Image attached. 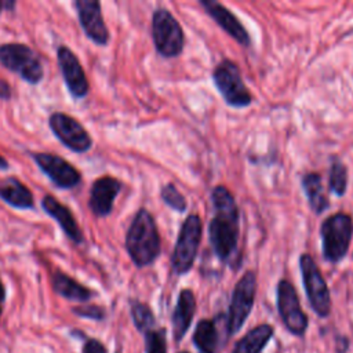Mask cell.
I'll return each mask as SVG.
<instances>
[{"instance_id": "obj_1", "label": "cell", "mask_w": 353, "mask_h": 353, "mask_svg": "<svg viewBox=\"0 0 353 353\" xmlns=\"http://www.w3.org/2000/svg\"><path fill=\"white\" fill-rule=\"evenodd\" d=\"M214 215L208 223V240L215 256L225 263L236 268L239 234H240V211L230 190L218 185L211 190Z\"/></svg>"}, {"instance_id": "obj_2", "label": "cell", "mask_w": 353, "mask_h": 353, "mask_svg": "<svg viewBox=\"0 0 353 353\" xmlns=\"http://www.w3.org/2000/svg\"><path fill=\"white\" fill-rule=\"evenodd\" d=\"M125 250L137 268L149 266L159 258L160 234L153 215L146 208H139L134 215L125 233Z\"/></svg>"}, {"instance_id": "obj_3", "label": "cell", "mask_w": 353, "mask_h": 353, "mask_svg": "<svg viewBox=\"0 0 353 353\" xmlns=\"http://www.w3.org/2000/svg\"><path fill=\"white\" fill-rule=\"evenodd\" d=\"M321 254L330 263L341 262L350 247L353 237V219L346 212H335L327 216L320 226Z\"/></svg>"}, {"instance_id": "obj_4", "label": "cell", "mask_w": 353, "mask_h": 353, "mask_svg": "<svg viewBox=\"0 0 353 353\" xmlns=\"http://www.w3.org/2000/svg\"><path fill=\"white\" fill-rule=\"evenodd\" d=\"M212 81L228 106L243 109L252 103V95L236 62L228 58L222 59L212 70Z\"/></svg>"}, {"instance_id": "obj_5", "label": "cell", "mask_w": 353, "mask_h": 353, "mask_svg": "<svg viewBox=\"0 0 353 353\" xmlns=\"http://www.w3.org/2000/svg\"><path fill=\"white\" fill-rule=\"evenodd\" d=\"M203 236V223L197 214L185 218L179 228L176 243L171 255V268L175 274L188 273L196 261Z\"/></svg>"}, {"instance_id": "obj_6", "label": "cell", "mask_w": 353, "mask_h": 353, "mask_svg": "<svg viewBox=\"0 0 353 353\" xmlns=\"http://www.w3.org/2000/svg\"><path fill=\"white\" fill-rule=\"evenodd\" d=\"M152 39L163 58H176L185 47V33L178 19L167 10L157 8L152 15Z\"/></svg>"}, {"instance_id": "obj_7", "label": "cell", "mask_w": 353, "mask_h": 353, "mask_svg": "<svg viewBox=\"0 0 353 353\" xmlns=\"http://www.w3.org/2000/svg\"><path fill=\"white\" fill-rule=\"evenodd\" d=\"M0 63L29 84L40 83L44 76L40 58L29 46L22 43L1 44Z\"/></svg>"}, {"instance_id": "obj_8", "label": "cell", "mask_w": 353, "mask_h": 353, "mask_svg": "<svg viewBox=\"0 0 353 353\" xmlns=\"http://www.w3.org/2000/svg\"><path fill=\"white\" fill-rule=\"evenodd\" d=\"M299 269L305 292L312 309L319 317H327L331 312V295L328 285L312 255L302 254L299 256Z\"/></svg>"}, {"instance_id": "obj_9", "label": "cell", "mask_w": 353, "mask_h": 353, "mask_svg": "<svg viewBox=\"0 0 353 353\" xmlns=\"http://www.w3.org/2000/svg\"><path fill=\"white\" fill-rule=\"evenodd\" d=\"M256 292V276L255 272H245L240 280L236 283L232 294V301L229 305L226 330L229 335L236 334L243 327L251 309L254 306Z\"/></svg>"}, {"instance_id": "obj_10", "label": "cell", "mask_w": 353, "mask_h": 353, "mask_svg": "<svg viewBox=\"0 0 353 353\" xmlns=\"http://www.w3.org/2000/svg\"><path fill=\"white\" fill-rule=\"evenodd\" d=\"M276 295H277L279 314L285 328L296 336H303L307 330L309 320L306 313L301 309V303H299V298L295 287L288 280L281 279L277 283Z\"/></svg>"}, {"instance_id": "obj_11", "label": "cell", "mask_w": 353, "mask_h": 353, "mask_svg": "<svg viewBox=\"0 0 353 353\" xmlns=\"http://www.w3.org/2000/svg\"><path fill=\"white\" fill-rule=\"evenodd\" d=\"M48 125L52 134L72 152L84 153L91 149V135L74 117L62 112H54L48 119Z\"/></svg>"}, {"instance_id": "obj_12", "label": "cell", "mask_w": 353, "mask_h": 353, "mask_svg": "<svg viewBox=\"0 0 353 353\" xmlns=\"http://www.w3.org/2000/svg\"><path fill=\"white\" fill-rule=\"evenodd\" d=\"M32 159L59 189H72L81 182L80 171L58 154L34 152L32 153Z\"/></svg>"}, {"instance_id": "obj_13", "label": "cell", "mask_w": 353, "mask_h": 353, "mask_svg": "<svg viewBox=\"0 0 353 353\" xmlns=\"http://www.w3.org/2000/svg\"><path fill=\"white\" fill-rule=\"evenodd\" d=\"M57 59L70 95L76 99L84 98L88 94L90 84L79 58L66 46H59L57 48Z\"/></svg>"}, {"instance_id": "obj_14", "label": "cell", "mask_w": 353, "mask_h": 353, "mask_svg": "<svg viewBox=\"0 0 353 353\" xmlns=\"http://www.w3.org/2000/svg\"><path fill=\"white\" fill-rule=\"evenodd\" d=\"M74 7L85 36L98 46H106L109 41V30L102 17L101 3L95 0H76Z\"/></svg>"}, {"instance_id": "obj_15", "label": "cell", "mask_w": 353, "mask_h": 353, "mask_svg": "<svg viewBox=\"0 0 353 353\" xmlns=\"http://www.w3.org/2000/svg\"><path fill=\"white\" fill-rule=\"evenodd\" d=\"M199 4L215 21V23L223 32H226L233 40H236L243 47L251 46V39L247 29L228 7L215 0H200Z\"/></svg>"}, {"instance_id": "obj_16", "label": "cell", "mask_w": 353, "mask_h": 353, "mask_svg": "<svg viewBox=\"0 0 353 353\" xmlns=\"http://www.w3.org/2000/svg\"><path fill=\"white\" fill-rule=\"evenodd\" d=\"M121 182L110 175H103L95 179L90 189L88 207L97 216H108L114 204V199L121 190Z\"/></svg>"}, {"instance_id": "obj_17", "label": "cell", "mask_w": 353, "mask_h": 353, "mask_svg": "<svg viewBox=\"0 0 353 353\" xmlns=\"http://www.w3.org/2000/svg\"><path fill=\"white\" fill-rule=\"evenodd\" d=\"M41 207L52 219L57 221V223L59 225L62 232L73 243L80 244L83 241V239H84L83 232H81L79 223L76 222L73 214L70 212V210L66 205L59 203L54 196L47 194L41 200Z\"/></svg>"}, {"instance_id": "obj_18", "label": "cell", "mask_w": 353, "mask_h": 353, "mask_svg": "<svg viewBox=\"0 0 353 353\" xmlns=\"http://www.w3.org/2000/svg\"><path fill=\"white\" fill-rule=\"evenodd\" d=\"M196 312V298L192 290L183 288L179 291L176 305L172 313V334L175 341H181L190 327Z\"/></svg>"}, {"instance_id": "obj_19", "label": "cell", "mask_w": 353, "mask_h": 353, "mask_svg": "<svg viewBox=\"0 0 353 353\" xmlns=\"http://www.w3.org/2000/svg\"><path fill=\"white\" fill-rule=\"evenodd\" d=\"M0 199L8 205L19 210H30L34 207L32 192L15 176H8L0 181Z\"/></svg>"}, {"instance_id": "obj_20", "label": "cell", "mask_w": 353, "mask_h": 353, "mask_svg": "<svg viewBox=\"0 0 353 353\" xmlns=\"http://www.w3.org/2000/svg\"><path fill=\"white\" fill-rule=\"evenodd\" d=\"M51 284H52V290L58 295H61L69 301L88 302L94 296V291L84 287L83 284H80L79 281L72 279L69 274H66L61 270H55L52 273Z\"/></svg>"}, {"instance_id": "obj_21", "label": "cell", "mask_w": 353, "mask_h": 353, "mask_svg": "<svg viewBox=\"0 0 353 353\" xmlns=\"http://www.w3.org/2000/svg\"><path fill=\"white\" fill-rule=\"evenodd\" d=\"M302 190L307 199L310 210L320 215L330 208V200L323 186V179L319 172H306L301 179Z\"/></svg>"}, {"instance_id": "obj_22", "label": "cell", "mask_w": 353, "mask_h": 353, "mask_svg": "<svg viewBox=\"0 0 353 353\" xmlns=\"http://www.w3.org/2000/svg\"><path fill=\"white\" fill-rule=\"evenodd\" d=\"M273 332L274 330L269 324L256 325L236 342L232 353H261Z\"/></svg>"}, {"instance_id": "obj_23", "label": "cell", "mask_w": 353, "mask_h": 353, "mask_svg": "<svg viewBox=\"0 0 353 353\" xmlns=\"http://www.w3.org/2000/svg\"><path fill=\"white\" fill-rule=\"evenodd\" d=\"M193 342L200 353H216L218 331L215 321L208 319L200 320L194 328Z\"/></svg>"}, {"instance_id": "obj_24", "label": "cell", "mask_w": 353, "mask_h": 353, "mask_svg": "<svg viewBox=\"0 0 353 353\" xmlns=\"http://www.w3.org/2000/svg\"><path fill=\"white\" fill-rule=\"evenodd\" d=\"M347 182H349L347 168L338 157H335L331 163L330 174H328L330 192H332L338 197L345 196V193L347 190Z\"/></svg>"}, {"instance_id": "obj_25", "label": "cell", "mask_w": 353, "mask_h": 353, "mask_svg": "<svg viewBox=\"0 0 353 353\" xmlns=\"http://www.w3.org/2000/svg\"><path fill=\"white\" fill-rule=\"evenodd\" d=\"M131 317L137 330L141 331L142 334H146L148 331L154 328V324H156L154 314L152 309L143 302H139V301L131 302Z\"/></svg>"}, {"instance_id": "obj_26", "label": "cell", "mask_w": 353, "mask_h": 353, "mask_svg": "<svg viewBox=\"0 0 353 353\" xmlns=\"http://www.w3.org/2000/svg\"><path fill=\"white\" fill-rule=\"evenodd\" d=\"M160 197L165 205L176 212H185L188 208V201L185 196L178 190L174 183H165L160 190Z\"/></svg>"}, {"instance_id": "obj_27", "label": "cell", "mask_w": 353, "mask_h": 353, "mask_svg": "<svg viewBox=\"0 0 353 353\" xmlns=\"http://www.w3.org/2000/svg\"><path fill=\"white\" fill-rule=\"evenodd\" d=\"M145 335V353H167L165 328L150 330Z\"/></svg>"}, {"instance_id": "obj_28", "label": "cell", "mask_w": 353, "mask_h": 353, "mask_svg": "<svg viewBox=\"0 0 353 353\" xmlns=\"http://www.w3.org/2000/svg\"><path fill=\"white\" fill-rule=\"evenodd\" d=\"M72 312L76 316L80 317H85V319H91V320H102L105 317V310L97 305H83V306H77L73 307Z\"/></svg>"}, {"instance_id": "obj_29", "label": "cell", "mask_w": 353, "mask_h": 353, "mask_svg": "<svg viewBox=\"0 0 353 353\" xmlns=\"http://www.w3.org/2000/svg\"><path fill=\"white\" fill-rule=\"evenodd\" d=\"M83 353H108V350L98 339L88 338L83 346Z\"/></svg>"}, {"instance_id": "obj_30", "label": "cell", "mask_w": 353, "mask_h": 353, "mask_svg": "<svg viewBox=\"0 0 353 353\" xmlns=\"http://www.w3.org/2000/svg\"><path fill=\"white\" fill-rule=\"evenodd\" d=\"M10 98H11V87L6 80L0 79V99L7 101Z\"/></svg>"}, {"instance_id": "obj_31", "label": "cell", "mask_w": 353, "mask_h": 353, "mask_svg": "<svg viewBox=\"0 0 353 353\" xmlns=\"http://www.w3.org/2000/svg\"><path fill=\"white\" fill-rule=\"evenodd\" d=\"M4 298H6V290H4V285H3L1 279H0V314H1V307H3Z\"/></svg>"}, {"instance_id": "obj_32", "label": "cell", "mask_w": 353, "mask_h": 353, "mask_svg": "<svg viewBox=\"0 0 353 353\" xmlns=\"http://www.w3.org/2000/svg\"><path fill=\"white\" fill-rule=\"evenodd\" d=\"M8 168V161L0 154V170H7Z\"/></svg>"}, {"instance_id": "obj_33", "label": "cell", "mask_w": 353, "mask_h": 353, "mask_svg": "<svg viewBox=\"0 0 353 353\" xmlns=\"http://www.w3.org/2000/svg\"><path fill=\"white\" fill-rule=\"evenodd\" d=\"M3 6H4V4L0 1V12H1V7H3Z\"/></svg>"}, {"instance_id": "obj_34", "label": "cell", "mask_w": 353, "mask_h": 353, "mask_svg": "<svg viewBox=\"0 0 353 353\" xmlns=\"http://www.w3.org/2000/svg\"><path fill=\"white\" fill-rule=\"evenodd\" d=\"M181 353H188V352H181Z\"/></svg>"}]
</instances>
